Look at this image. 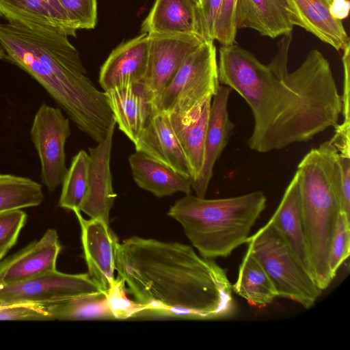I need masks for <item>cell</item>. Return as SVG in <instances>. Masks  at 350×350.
<instances>
[{
    "instance_id": "cell-13",
    "label": "cell",
    "mask_w": 350,
    "mask_h": 350,
    "mask_svg": "<svg viewBox=\"0 0 350 350\" xmlns=\"http://www.w3.org/2000/svg\"><path fill=\"white\" fill-rule=\"evenodd\" d=\"M61 249L56 230L48 229L39 240L0 262V287L55 270Z\"/></svg>"
},
{
    "instance_id": "cell-11",
    "label": "cell",
    "mask_w": 350,
    "mask_h": 350,
    "mask_svg": "<svg viewBox=\"0 0 350 350\" xmlns=\"http://www.w3.org/2000/svg\"><path fill=\"white\" fill-rule=\"evenodd\" d=\"M115 119L105 139L94 148H88L90 158L88 170V190L80 211L90 218L100 219L109 224L110 211L116 193L112 186L110 159Z\"/></svg>"
},
{
    "instance_id": "cell-18",
    "label": "cell",
    "mask_w": 350,
    "mask_h": 350,
    "mask_svg": "<svg viewBox=\"0 0 350 350\" xmlns=\"http://www.w3.org/2000/svg\"><path fill=\"white\" fill-rule=\"evenodd\" d=\"M135 150L191 180L187 160L167 113L154 107V112L134 144Z\"/></svg>"
},
{
    "instance_id": "cell-21",
    "label": "cell",
    "mask_w": 350,
    "mask_h": 350,
    "mask_svg": "<svg viewBox=\"0 0 350 350\" xmlns=\"http://www.w3.org/2000/svg\"><path fill=\"white\" fill-rule=\"evenodd\" d=\"M212 98L206 99L185 116L168 114L171 126L187 162L191 183L199 178L202 170Z\"/></svg>"
},
{
    "instance_id": "cell-41",
    "label": "cell",
    "mask_w": 350,
    "mask_h": 350,
    "mask_svg": "<svg viewBox=\"0 0 350 350\" xmlns=\"http://www.w3.org/2000/svg\"><path fill=\"white\" fill-rule=\"evenodd\" d=\"M197 4L199 3L200 0H193Z\"/></svg>"
},
{
    "instance_id": "cell-28",
    "label": "cell",
    "mask_w": 350,
    "mask_h": 350,
    "mask_svg": "<svg viewBox=\"0 0 350 350\" xmlns=\"http://www.w3.org/2000/svg\"><path fill=\"white\" fill-rule=\"evenodd\" d=\"M90 161V155L83 150L72 157L62 183L59 207L73 212L81 211L88 190Z\"/></svg>"
},
{
    "instance_id": "cell-32",
    "label": "cell",
    "mask_w": 350,
    "mask_h": 350,
    "mask_svg": "<svg viewBox=\"0 0 350 350\" xmlns=\"http://www.w3.org/2000/svg\"><path fill=\"white\" fill-rule=\"evenodd\" d=\"M237 3L238 0H221L214 27V40L221 45H231L235 42Z\"/></svg>"
},
{
    "instance_id": "cell-12",
    "label": "cell",
    "mask_w": 350,
    "mask_h": 350,
    "mask_svg": "<svg viewBox=\"0 0 350 350\" xmlns=\"http://www.w3.org/2000/svg\"><path fill=\"white\" fill-rule=\"evenodd\" d=\"M80 225L81 239L88 274L103 291L115 280L114 245L118 241L109 224L100 219H84L74 212Z\"/></svg>"
},
{
    "instance_id": "cell-9",
    "label": "cell",
    "mask_w": 350,
    "mask_h": 350,
    "mask_svg": "<svg viewBox=\"0 0 350 350\" xmlns=\"http://www.w3.org/2000/svg\"><path fill=\"white\" fill-rule=\"evenodd\" d=\"M102 291L88 273L70 274L55 269L18 283L1 286L0 304L47 305Z\"/></svg>"
},
{
    "instance_id": "cell-5",
    "label": "cell",
    "mask_w": 350,
    "mask_h": 350,
    "mask_svg": "<svg viewBox=\"0 0 350 350\" xmlns=\"http://www.w3.org/2000/svg\"><path fill=\"white\" fill-rule=\"evenodd\" d=\"M266 204L262 191L219 199L190 193L176 200L167 215L181 225L200 255L213 259L227 257L246 243Z\"/></svg>"
},
{
    "instance_id": "cell-31",
    "label": "cell",
    "mask_w": 350,
    "mask_h": 350,
    "mask_svg": "<svg viewBox=\"0 0 350 350\" xmlns=\"http://www.w3.org/2000/svg\"><path fill=\"white\" fill-rule=\"evenodd\" d=\"M77 29H92L97 23L96 0H57Z\"/></svg>"
},
{
    "instance_id": "cell-19",
    "label": "cell",
    "mask_w": 350,
    "mask_h": 350,
    "mask_svg": "<svg viewBox=\"0 0 350 350\" xmlns=\"http://www.w3.org/2000/svg\"><path fill=\"white\" fill-rule=\"evenodd\" d=\"M293 25L302 27L336 50L350 46L342 21L329 12L330 0H284Z\"/></svg>"
},
{
    "instance_id": "cell-22",
    "label": "cell",
    "mask_w": 350,
    "mask_h": 350,
    "mask_svg": "<svg viewBox=\"0 0 350 350\" xmlns=\"http://www.w3.org/2000/svg\"><path fill=\"white\" fill-rule=\"evenodd\" d=\"M237 27L257 31L261 36L275 38L292 32L284 0H238Z\"/></svg>"
},
{
    "instance_id": "cell-3",
    "label": "cell",
    "mask_w": 350,
    "mask_h": 350,
    "mask_svg": "<svg viewBox=\"0 0 350 350\" xmlns=\"http://www.w3.org/2000/svg\"><path fill=\"white\" fill-rule=\"evenodd\" d=\"M0 44L4 59L33 78L81 131L98 143L105 139L113 114L67 35L0 24Z\"/></svg>"
},
{
    "instance_id": "cell-39",
    "label": "cell",
    "mask_w": 350,
    "mask_h": 350,
    "mask_svg": "<svg viewBox=\"0 0 350 350\" xmlns=\"http://www.w3.org/2000/svg\"><path fill=\"white\" fill-rule=\"evenodd\" d=\"M349 8V0H330L329 12L336 19L342 21L347 18Z\"/></svg>"
},
{
    "instance_id": "cell-24",
    "label": "cell",
    "mask_w": 350,
    "mask_h": 350,
    "mask_svg": "<svg viewBox=\"0 0 350 350\" xmlns=\"http://www.w3.org/2000/svg\"><path fill=\"white\" fill-rule=\"evenodd\" d=\"M129 163L136 184L157 197L191 193L189 178L139 152L131 154Z\"/></svg>"
},
{
    "instance_id": "cell-6",
    "label": "cell",
    "mask_w": 350,
    "mask_h": 350,
    "mask_svg": "<svg viewBox=\"0 0 350 350\" xmlns=\"http://www.w3.org/2000/svg\"><path fill=\"white\" fill-rule=\"evenodd\" d=\"M246 243L271 279L278 297L291 299L305 308L314 305L323 291L271 223L268 221L250 235Z\"/></svg>"
},
{
    "instance_id": "cell-15",
    "label": "cell",
    "mask_w": 350,
    "mask_h": 350,
    "mask_svg": "<svg viewBox=\"0 0 350 350\" xmlns=\"http://www.w3.org/2000/svg\"><path fill=\"white\" fill-rule=\"evenodd\" d=\"M148 35L141 33L113 49L99 72L98 82L104 91L144 81L148 66Z\"/></svg>"
},
{
    "instance_id": "cell-2",
    "label": "cell",
    "mask_w": 350,
    "mask_h": 350,
    "mask_svg": "<svg viewBox=\"0 0 350 350\" xmlns=\"http://www.w3.org/2000/svg\"><path fill=\"white\" fill-rule=\"evenodd\" d=\"M114 256L118 277L146 313L224 320L237 312L226 271L190 245L134 236L115 243Z\"/></svg>"
},
{
    "instance_id": "cell-27",
    "label": "cell",
    "mask_w": 350,
    "mask_h": 350,
    "mask_svg": "<svg viewBox=\"0 0 350 350\" xmlns=\"http://www.w3.org/2000/svg\"><path fill=\"white\" fill-rule=\"evenodd\" d=\"M44 198L42 185L27 177L0 174V213L38 206Z\"/></svg>"
},
{
    "instance_id": "cell-35",
    "label": "cell",
    "mask_w": 350,
    "mask_h": 350,
    "mask_svg": "<svg viewBox=\"0 0 350 350\" xmlns=\"http://www.w3.org/2000/svg\"><path fill=\"white\" fill-rule=\"evenodd\" d=\"M221 0H202L197 5L198 32L204 40L214 41V27Z\"/></svg>"
},
{
    "instance_id": "cell-4",
    "label": "cell",
    "mask_w": 350,
    "mask_h": 350,
    "mask_svg": "<svg viewBox=\"0 0 350 350\" xmlns=\"http://www.w3.org/2000/svg\"><path fill=\"white\" fill-rule=\"evenodd\" d=\"M296 172L312 275L323 291L334 280L329 268V255L337 218L342 208L338 152L330 139L311 149Z\"/></svg>"
},
{
    "instance_id": "cell-33",
    "label": "cell",
    "mask_w": 350,
    "mask_h": 350,
    "mask_svg": "<svg viewBox=\"0 0 350 350\" xmlns=\"http://www.w3.org/2000/svg\"><path fill=\"white\" fill-rule=\"evenodd\" d=\"M26 220L27 215L22 209L0 213V262L16 244Z\"/></svg>"
},
{
    "instance_id": "cell-26",
    "label": "cell",
    "mask_w": 350,
    "mask_h": 350,
    "mask_svg": "<svg viewBox=\"0 0 350 350\" xmlns=\"http://www.w3.org/2000/svg\"><path fill=\"white\" fill-rule=\"evenodd\" d=\"M44 306L53 320L115 319L104 291Z\"/></svg>"
},
{
    "instance_id": "cell-14",
    "label": "cell",
    "mask_w": 350,
    "mask_h": 350,
    "mask_svg": "<svg viewBox=\"0 0 350 350\" xmlns=\"http://www.w3.org/2000/svg\"><path fill=\"white\" fill-rule=\"evenodd\" d=\"M104 92L119 129L135 144L154 112V97L142 83Z\"/></svg>"
},
{
    "instance_id": "cell-37",
    "label": "cell",
    "mask_w": 350,
    "mask_h": 350,
    "mask_svg": "<svg viewBox=\"0 0 350 350\" xmlns=\"http://www.w3.org/2000/svg\"><path fill=\"white\" fill-rule=\"evenodd\" d=\"M338 162L342 183V212L350 217V154L338 153Z\"/></svg>"
},
{
    "instance_id": "cell-16",
    "label": "cell",
    "mask_w": 350,
    "mask_h": 350,
    "mask_svg": "<svg viewBox=\"0 0 350 350\" xmlns=\"http://www.w3.org/2000/svg\"><path fill=\"white\" fill-rule=\"evenodd\" d=\"M232 89L220 85L213 97L207 124L204 161L199 178L191 183L196 195L205 198L215 164L226 148L235 124L230 120L228 105Z\"/></svg>"
},
{
    "instance_id": "cell-40",
    "label": "cell",
    "mask_w": 350,
    "mask_h": 350,
    "mask_svg": "<svg viewBox=\"0 0 350 350\" xmlns=\"http://www.w3.org/2000/svg\"><path fill=\"white\" fill-rule=\"evenodd\" d=\"M5 59V52L2 47V46L0 44V60Z\"/></svg>"
},
{
    "instance_id": "cell-29",
    "label": "cell",
    "mask_w": 350,
    "mask_h": 350,
    "mask_svg": "<svg viewBox=\"0 0 350 350\" xmlns=\"http://www.w3.org/2000/svg\"><path fill=\"white\" fill-rule=\"evenodd\" d=\"M350 254V217L340 212L337 218L335 231L332 240L329 268L333 278Z\"/></svg>"
},
{
    "instance_id": "cell-38",
    "label": "cell",
    "mask_w": 350,
    "mask_h": 350,
    "mask_svg": "<svg viewBox=\"0 0 350 350\" xmlns=\"http://www.w3.org/2000/svg\"><path fill=\"white\" fill-rule=\"evenodd\" d=\"M344 68L343 92L341 96L342 122L350 124L349 116V90H350V46L343 50L342 57Z\"/></svg>"
},
{
    "instance_id": "cell-10",
    "label": "cell",
    "mask_w": 350,
    "mask_h": 350,
    "mask_svg": "<svg viewBox=\"0 0 350 350\" xmlns=\"http://www.w3.org/2000/svg\"><path fill=\"white\" fill-rule=\"evenodd\" d=\"M148 66L142 82L154 99L185 59L204 40L192 33L148 35Z\"/></svg>"
},
{
    "instance_id": "cell-36",
    "label": "cell",
    "mask_w": 350,
    "mask_h": 350,
    "mask_svg": "<svg viewBox=\"0 0 350 350\" xmlns=\"http://www.w3.org/2000/svg\"><path fill=\"white\" fill-rule=\"evenodd\" d=\"M292 33L284 35L278 43V51L273 60L267 64L269 68L278 77H283L288 73L287 58Z\"/></svg>"
},
{
    "instance_id": "cell-8",
    "label": "cell",
    "mask_w": 350,
    "mask_h": 350,
    "mask_svg": "<svg viewBox=\"0 0 350 350\" xmlns=\"http://www.w3.org/2000/svg\"><path fill=\"white\" fill-rule=\"evenodd\" d=\"M70 135L69 118L59 107L43 103L35 113L30 135L41 166V181L49 191L62 185L68 168L65 145Z\"/></svg>"
},
{
    "instance_id": "cell-17",
    "label": "cell",
    "mask_w": 350,
    "mask_h": 350,
    "mask_svg": "<svg viewBox=\"0 0 350 350\" xmlns=\"http://www.w3.org/2000/svg\"><path fill=\"white\" fill-rule=\"evenodd\" d=\"M0 16L11 25L34 31L73 37L77 31L57 0H0Z\"/></svg>"
},
{
    "instance_id": "cell-34",
    "label": "cell",
    "mask_w": 350,
    "mask_h": 350,
    "mask_svg": "<svg viewBox=\"0 0 350 350\" xmlns=\"http://www.w3.org/2000/svg\"><path fill=\"white\" fill-rule=\"evenodd\" d=\"M51 321L44 305L29 303L0 304V321Z\"/></svg>"
},
{
    "instance_id": "cell-20",
    "label": "cell",
    "mask_w": 350,
    "mask_h": 350,
    "mask_svg": "<svg viewBox=\"0 0 350 350\" xmlns=\"http://www.w3.org/2000/svg\"><path fill=\"white\" fill-rule=\"evenodd\" d=\"M268 221L280 232L297 260L312 278L297 172Z\"/></svg>"
},
{
    "instance_id": "cell-25",
    "label": "cell",
    "mask_w": 350,
    "mask_h": 350,
    "mask_svg": "<svg viewBox=\"0 0 350 350\" xmlns=\"http://www.w3.org/2000/svg\"><path fill=\"white\" fill-rule=\"evenodd\" d=\"M232 291L249 304L265 307L278 297L276 290L264 268L247 249L239 265Z\"/></svg>"
},
{
    "instance_id": "cell-30",
    "label": "cell",
    "mask_w": 350,
    "mask_h": 350,
    "mask_svg": "<svg viewBox=\"0 0 350 350\" xmlns=\"http://www.w3.org/2000/svg\"><path fill=\"white\" fill-rule=\"evenodd\" d=\"M124 283L118 277L114 280L106 295L115 319H126L144 315L148 310L144 305L130 300L126 295Z\"/></svg>"
},
{
    "instance_id": "cell-23",
    "label": "cell",
    "mask_w": 350,
    "mask_h": 350,
    "mask_svg": "<svg viewBox=\"0 0 350 350\" xmlns=\"http://www.w3.org/2000/svg\"><path fill=\"white\" fill-rule=\"evenodd\" d=\"M148 35L192 33L199 36L193 0H155L141 25Z\"/></svg>"
},
{
    "instance_id": "cell-42",
    "label": "cell",
    "mask_w": 350,
    "mask_h": 350,
    "mask_svg": "<svg viewBox=\"0 0 350 350\" xmlns=\"http://www.w3.org/2000/svg\"><path fill=\"white\" fill-rule=\"evenodd\" d=\"M202 0H200V1H199V3H198V4H200V3L202 2ZM198 4H197V5H198Z\"/></svg>"
},
{
    "instance_id": "cell-7",
    "label": "cell",
    "mask_w": 350,
    "mask_h": 350,
    "mask_svg": "<svg viewBox=\"0 0 350 350\" xmlns=\"http://www.w3.org/2000/svg\"><path fill=\"white\" fill-rule=\"evenodd\" d=\"M219 86L214 41L204 40L185 59L153 104L165 113L183 116L213 98Z\"/></svg>"
},
{
    "instance_id": "cell-1",
    "label": "cell",
    "mask_w": 350,
    "mask_h": 350,
    "mask_svg": "<svg viewBox=\"0 0 350 350\" xmlns=\"http://www.w3.org/2000/svg\"><path fill=\"white\" fill-rule=\"evenodd\" d=\"M217 68L219 83L251 109L254 128L247 143L252 150L266 153L306 142L338 124L341 96L329 62L317 49L278 77L245 49L221 45Z\"/></svg>"
}]
</instances>
